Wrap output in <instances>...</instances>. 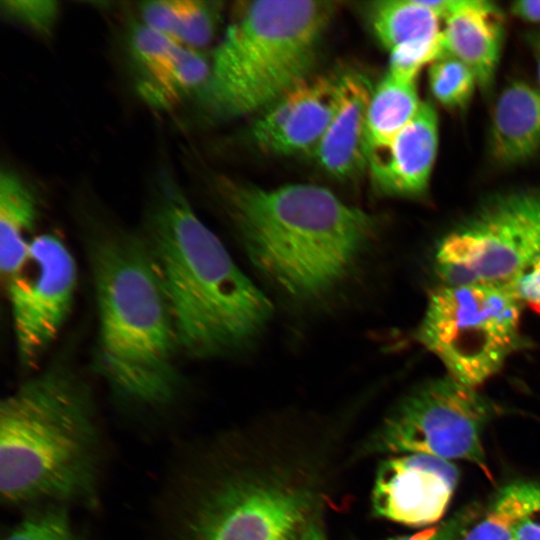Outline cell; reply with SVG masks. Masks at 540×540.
Masks as SVG:
<instances>
[{
	"mask_svg": "<svg viewBox=\"0 0 540 540\" xmlns=\"http://www.w3.org/2000/svg\"><path fill=\"white\" fill-rule=\"evenodd\" d=\"M5 281L18 357L32 365L71 312L76 263L58 236L42 234L32 238L25 260Z\"/></svg>",
	"mask_w": 540,
	"mask_h": 540,
	"instance_id": "10",
	"label": "cell"
},
{
	"mask_svg": "<svg viewBox=\"0 0 540 540\" xmlns=\"http://www.w3.org/2000/svg\"><path fill=\"white\" fill-rule=\"evenodd\" d=\"M144 238L162 274L185 352L216 358L256 342L274 314L271 300L198 217L167 165L150 183Z\"/></svg>",
	"mask_w": 540,
	"mask_h": 540,
	"instance_id": "2",
	"label": "cell"
},
{
	"mask_svg": "<svg viewBox=\"0 0 540 540\" xmlns=\"http://www.w3.org/2000/svg\"><path fill=\"white\" fill-rule=\"evenodd\" d=\"M339 86L336 111L313 152L327 173L349 179L368 166L367 116L373 89L355 71L339 75Z\"/></svg>",
	"mask_w": 540,
	"mask_h": 540,
	"instance_id": "16",
	"label": "cell"
},
{
	"mask_svg": "<svg viewBox=\"0 0 540 540\" xmlns=\"http://www.w3.org/2000/svg\"><path fill=\"white\" fill-rule=\"evenodd\" d=\"M477 515L475 507L463 508L431 528L386 540H462L469 527L477 519Z\"/></svg>",
	"mask_w": 540,
	"mask_h": 540,
	"instance_id": "26",
	"label": "cell"
},
{
	"mask_svg": "<svg viewBox=\"0 0 540 540\" xmlns=\"http://www.w3.org/2000/svg\"><path fill=\"white\" fill-rule=\"evenodd\" d=\"M420 101L416 80L391 72L373 89L367 116L368 156L388 146L416 116Z\"/></svg>",
	"mask_w": 540,
	"mask_h": 540,
	"instance_id": "21",
	"label": "cell"
},
{
	"mask_svg": "<svg viewBox=\"0 0 540 540\" xmlns=\"http://www.w3.org/2000/svg\"><path fill=\"white\" fill-rule=\"evenodd\" d=\"M299 540H326V538L320 527L310 521L304 528Z\"/></svg>",
	"mask_w": 540,
	"mask_h": 540,
	"instance_id": "30",
	"label": "cell"
},
{
	"mask_svg": "<svg viewBox=\"0 0 540 540\" xmlns=\"http://www.w3.org/2000/svg\"><path fill=\"white\" fill-rule=\"evenodd\" d=\"M370 22L389 51V72L416 80L426 64L443 55L440 18L422 0H383L370 8Z\"/></svg>",
	"mask_w": 540,
	"mask_h": 540,
	"instance_id": "14",
	"label": "cell"
},
{
	"mask_svg": "<svg viewBox=\"0 0 540 540\" xmlns=\"http://www.w3.org/2000/svg\"><path fill=\"white\" fill-rule=\"evenodd\" d=\"M521 306L503 286L442 284L429 295L415 338L449 377L477 389L520 345Z\"/></svg>",
	"mask_w": 540,
	"mask_h": 540,
	"instance_id": "6",
	"label": "cell"
},
{
	"mask_svg": "<svg viewBox=\"0 0 540 540\" xmlns=\"http://www.w3.org/2000/svg\"><path fill=\"white\" fill-rule=\"evenodd\" d=\"M459 479L452 461L407 453L379 465L372 490L377 516L410 526L437 523L445 514Z\"/></svg>",
	"mask_w": 540,
	"mask_h": 540,
	"instance_id": "12",
	"label": "cell"
},
{
	"mask_svg": "<svg viewBox=\"0 0 540 540\" xmlns=\"http://www.w3.org/2000/svg\"><path fill=\"white\" fill-rule=\"evenodd\" d=\"M512 13L529 22H540V0L516 1L511 5Z\"/></svg>",
	"mask_w": 540,
	"mask_h": 540,
	"instance_id": "28",
	"label": "cell"
},
{
	"mask_svg": "<svg viewBox=\"0 0 540 540\" xmlns=\"http://www.w3.org/2000/svg\"><path fill=\"white\" fill-rule=\"evenodd\" d=\"M443 55L467 65L483 88L490 86L500 57L502 21L497 9L482 0H462L445 19Z\"/></svg>",
	"mask_w": 540,
	"mask_h": 540,
	"instance_id": "17",
	"label": "cell"
},
{
	"mask_svg": "<svg viewBox=\"0 0 540 540\" xmlns=\"http://www.w3.org/2000/svg\"><path fill=\"white\" fill-rule=\"evenodd\" d=\"M2 15L41 37L48 38L55 30L60 16V6L52 0L1 1Z\"/></svg>",
	"mask_w": 540,
	"mask_h": 540,
	"instance_id": "24",
	"label": "cell"
},
{
	"mask_svg": "<svg viewBox=\"0 0 540 540\" xmlns=\"http://www.w3.org/2000/svg\"><path fill=\"white\" fill-rule=\"evenodd\" d=\"M540 253V191L488 201L440 240L434 266L443 285L507 286Z\"/></svg>",
	"mask_w": 540,
	"mask_h": 540,
	"instance_id": "7",
	"label": "cell"
},
{
	"mask_svg": "<svg viewBox=\"0 0 540 540\" xmlns=\"http://www.w3.org/2000/svg\"><path fill=\"white\" fill-rule=\"evenodd\" d=\"M99 318L98 369L124 398L149 405L180 386V346L162 274L144 236L105 229L90 244Z\"/></svg>",
	"mask_w": 540,
	"mask_h": 540,
	"instance_id": "3",
	"label": "cell"
},
{
	"mask_svg": "<svg viewBox=\"0 0 540 540\" xmlns=\"http://www.w3.org/2000/svg\"><path fill=\"white\" fill-rule=\"evenodd\" d=\"M540 515V483L514 481L503 486L462 540H513L518 526Z\"/></svg>",
	"mask_w": 540,
	"mask_h": 540,
	"instance_id": "22",
	"label": "cell"
},
{
	"mask_svg": "<svg viewBox=\"0 0 540 540\" xmlns=\"http://www.w3.org/2000/svg\"><path fill=\"white\" fill-rule=\"evenodd\" d=\"M505 287L522 305L540 313V253Z\"/></svg>",
	"mask_w": 540,
	"mask_h": 540,
	"instance_id": "27",
	"label": "cell"
},
{
	"mask_svg": "<svg viewBox=\"0 0 540 540\" xmlns=\"http://www.w3.org/2000/svg\"><path fill=\"white\" fill-rule=\"evenodd\" d=\"M438 148V118L423 102L416 116L385 148L368 156L376 186L384 193L412 196L428 185Z\"/></svg>",
	"mask_w": 540,
	"mask_h": 540,
	"instance_id": "15",
	"label": "cell"
},
{
	"mask_svg": "<svg viewBox=\"0 0 540 540\" xmlns=\"http://www.w3.org/2000/svg\"><path fill=\"white\" fill-rule=\"evenodd\" d=\"M96 460L91 401L66 367H49L2 399L0 490L7 503L87 496Z\"/></svg>",
	"mask_w": 540,
	"mask_h": 540,
	"instance_id": "4",
	"label": "cell"
},
{
	"mask_svg": "<svg viewBox=\"0 0 540 540\" xmlns=\"http://www.w3.org/2000/svg\"><path fill=\"white\" fill-rule=\"evenodd\" d=\"M428 80L434 98L448 108L464 107L478 84L473 71L449 55L430 64Z\"/></svg>",
	"mask_w": 540,
	"mask_h": 540,
	"instance_id": "23",
	"label": "cell"
},
{
	"mask_svg": "<svg viewBox=\"0 0 540 540\" xmlns=\"http://www.w3.org/2000/svg\"><path fill=\"white\" fill-rule=\"evenodd\" d=\"M336 3L243 2L210 57L205 84L187 102L189 119L218 122L266 109L310 77Z\"/></svg>",
	"mask_w": 540,
	"mask_h": 540,
	"instance_id": "5",
	"label": "cell"
},
{
	"mask_svg": "<svg viewBox=\"0 0 540 540\" xmlns=\"http://www.w3.org/2000/svg\"><path fill=\"white\" fill-rule=\"evenodd\" d=\"M339 76H310L265 109L251 128L254 142L274 154L316 148L338 105Z\"/></svg>",
	"mask_w": 540,
	"mask_h": 540,
	"instance_id": "13",
	"label": "cell"
},
{
	"mask_svg": "<svg viewBox=\"0 0 540 540\" xmlns=\"http://www.w3.org/2000/svg\"><path fill=\"white\" fill-rule=\"evenodd\" d=\"M513 540H540V515L523 521Z\"/></svg>",
	"mask_w": 540,
	"mask_h": 540,
	"instance_id": "29",
	"label": "cell"
},
{
	"mask_svg": "<svg viewBox=\"0 0 540 540\" xmlns=\"http://www.w3.org/2000/svg\"><path fill=\"white\" fill-rule=\"evenodd\" d=\"M223 3L212 0H151L138 3L139 20L174 41L201 50L215 37Z\"/></svg>",
	"mask_w": 540,
	"mask_h": 540,
	"instance_id": "20",
	"label": "cell"
},
{
	"mask_svg": "<svg viewBox=\"0 0 540 540\" xmlns=\"http://www.w3.org/2000/svg\"><path fill=\"white\" fill-rule=\"evenodd\" d=\"M495 407L476 388L444 376L406 394L371 440L376 451L465 460L487 473L482 443Z\"/></svg>",
	"mask_w": 540,
	"mask_h": 540,
	"instance_id": "8",
	"label": "cell"
},
{
	"mask_svg": "<svg viewBox=\"0 0 540 540\" xmlns=\"http://www.w3.org/2000/svg\"><path fill=\"white\" fill-rule=\"evenodd\" d=\"M121 46L135 93L153 110L184 105L208 79L209 57L153 30L137 16L125 21Z\"/></svg>",
	"mask_w": 540,
	"mask_h": 540,
	"instance_id": "11",
	"label": "cell"
},
{
	"mask_svg": "<svg viewBox=\"0 0 540 540\" xmlns=\"http://www.w3.org/2000/svg\"><path fill=\"white\" fill-rule=\"evenodd\" d=\"M310 504L278 481L231 478L196 502L180 540H299Z\"/></svg>",
	"mask_w": 540,
	"mask_h": 540,
	"instance_id": "9",
	"label": "cell"
},
{
	"mask_svg": "<svg viewBox=\"0 0 540 540\" xmlns=\"http://www.w3.org/2000/svg\"><path fill=\"white\" fill-rule=\"evenodd\" d=\"M4 540H79L63 509L34 513L20 521Z\"/></svg>",
	"mask_w": 540,
	"mask_h": 540,
	"instance_id": "25",
	"label": "cell"
},
{
	"mask_svg": "<svg viewBox=\"0 0 540 540\" xmlns=\"http://www.w3.org/2000/svg\"><path fill=\"white\" fill-rule=\"evenodd\" d=\"M39 196L33 185L15 169L0 173V270L8 279L23 263L39 216Z\"/></svg>",
	"mask_w": 540,
	"mask_h": 540,
	"instance_id": "19",
	"label": "cell"
},
{
	"mask_svg": "<svg viewBox=\"0 0 540 540\" xmlns=\"http://www.w3.org/2000/svg\"><path fill=\"white\" fill-rule=\"evenodd\" d=\"M494 158L506 165L528 160L540 149V89L522 81L499 95L491 125Z\"/></svg>",
	"mask_w": 540,
	"mask_h": 540,
	"instance_id": "18",
	"label": "cell"
},
{
	"mask_svg": "<svg viewBox=\"0 0 540 540\" xmlns=\"http://www.w3.org/2000/svg\"><path fill=\"white\" fill-rule=\"evenodd\" d=\"M209 184L256 270L288 298L327 299L360 269L376 219L312 184L273 189L213 175Z\"/></svg>",
	"mask_w": 540,
	"mask_h": 540,
	"instance_id": "1",
	"label": "cell"
},
{
	"mask_svg": "<svg viewBox=\"0 0 540 540\" xmlns=\"http://www.w3.org/2000/svg\"><path fill=\"white\" fill-rule=\"evenodd\" d=\"M530 43L536 58L538 78L540 82V30L531 35Z\"/></svg>",
	"mask_w": 540,
	"mask_h": 540,
	"instance_id": "31",
	"label": "cell"
}]
</instances>
